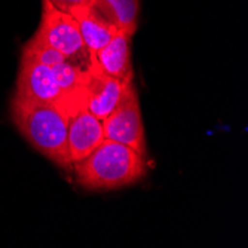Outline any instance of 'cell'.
I'll return each mask as SVG.
<instances>
[{
    "label": "cell",
    "mask_w": 248,
    "mask_h": 248,
    "mask_svg": "<svg viewBox=\"0 0 248 248\" xmlns=\"http://www.w3.org/2000/svg\"><path fill=\"white\" fill-rule=\"evenodd\" d=\"M11 118L19 134L39 153L64 170H72L69 156L70 113L57 104L39 103L15 95L11 100Z\"/></svg>",
    "instance_id": "1"
},
{
    "label": "cell",
    "mask_w": 248,
    "mask_h": 248,
    "mask_svg": "<svg viewBox=\"0 0 248 248\" xmlns=\"http://www.w3.org/2000/svg\"><path fill=\"white\" fill-rule=\"evenodd\" d=\"M72 168L82 187L107 192L140 182L146 175V157L125 144L104 139L91 155L75 162Z\"/></svg>",
    "instance_id": "2"
},
{
    "label": "cell",
    "mask_w": 248,
    "mask_h": 248,
    "mask_svg": "<svg viewBox=\"0 0 248 248\" xmlns=\"http://www.w3.org/2000/svg\"><path fill=\"white\" fill-rule=\"evenodd\" d=\"M33 37L85 69L89 67L91 52L85 46L78 21L69 12L55 8L49 0H42L40 24Z\"/></svg>",
    "instance_id": "3"
},
{
    "label": "cell",
    "mask_w": 248,
    "mask_h": 248,
    "mask_svg": "<svg viewBox=\"0 0 248 248\" xmlns=\"http://www.w3.org/2000/svg\"><path fill=\"white\" fill-rule=\"evenodd\" d=\"M15 95L39 103L61 106L70 115H75L78 110L83 108L76 106L62 93V89L57 83V79L52 73L51 67L39 64L24 57H21V62H19Z\"/></svg>",
    "instance_id": "4"
},
{
    "label": "cell",
    "mask_w": 248,
    "mask_h": 248,
    "mask_svg": "<svg viewBox=\"0 0 248 248\" xmlns=\"http://www.w3.org/2000/svg\"><path fill=\"white\" fill-rule=\"evenodd\" d=\"M103 131L104 139L125 144L146 157V132L139 95L134 85L128 89L113 113L103 119Z\"/></svg>",
    "instance_id": "5"
},
{
    "label": "cell",
    "mask_w": 248,
    "mask_h": 248,
    "mask_svg": "<svg viewBox=\"0 0 248 248\" xmlns=\"http://www.w3.org/2000/svg\"><path fill=\"white\" fill-rule=\"evenodd\" d=\"M132 85V80H121L103 72L91 54V62L86 70L85 108L103 121L113 113Z\"/></svg>",
    "instance_id": "6"
},
{
    "label": "cell",
    "mask_w": 248,
    "mask_h": 248,
    "mask_svg": "<svg viewBox=\"0 0 248 248\" xmlns=\"http://www.w3.org/2000/svg\"><path fill=\"white\" fill-rule=\"evenodd\" d=\"M103 121L89 113L85 107L70 116L67 143H69V156L72 164L85 159L103 143Z\"/></svg>",
    "instance_id": "7"
},
{
    "label": "cell",
    "mask_w": 248,
    "mask_h": 248,
    "mask_svg": "<svg viewBox=\"0 0 248 248\" xmlns=\"http://www.w3.org/2000/svg\"><path fill=\"white\" fill-rule=\"evenodd\" d=\"M131 37L128 33L118 30L111 40L98 49L91 52L101 70L121 80H132L134 72L131 64Z\"/></svg>",
    "instance_id": "8"
},
{
    "label": "cell",
    "mask_w": 248,
    "mask_h": 248,
    "mask_svg": "<svg viewBox=\"0 0 248 248\" xmlns=\"http://www.w3.org/2000/svg\"><path fill=\"white\" fill-rule=\"evenodd\" d=\"M70 15H73L78 21L85 46L93 54L106 46L111 37L118 33V29L97 14L89 3L75 9Z\"/></svg>",
    "instance_id": "9"
},
{
    "label": "cell",
    "mask_w": 248,
    "mask_h": 248,
    "mask_svg": "<svg viewBox=\"0 0 248 248\" xmlns=\"http://www.w3.org/2000/svg\"><path fill=\"white\" fill-rule=\"evenodd\" d=\"M89 5L118 30L134 36L139 26L140 0H91Z\"/></svg>",
    "instance_id": "10"
},
{
    "label": "cell",
    "mask_w": 248,
    "mask_h": 248,
    "mask_svg": "<svg viewBox=\"0 0 248 248\" xmlns=\"http://www.w3.org/2000/svg\"><path fill=\"white\" fill-rule=\"evenodd\" d=\"M21 57L29 58V60L36 61L39 64H43V65H48V67H52V65L64 62V61H69V58H67L65 55L55 51L54 48L48 46V45L42 43L36 37H31L30 40H27L24 43Z\"/></svg>",
    "instance_id": "11"
},
{
    "label": "cell",
    "mask_w": 248,
    "mask_h": 248,
    "mask_svg": "<svg viewBox=\"0 0 248 248\" xmlns=\"http://www.w3.org/2000/svg\"><path fill=\"white\" fill-rule=\"evenodd\" d=\"M49 2H51L55 8H58V9H61V11H64V12L72 14L75 9L88 5L89 2H91V0H49Z\"/></svg>",
    "instance_id": "12"
}]
</instances>
